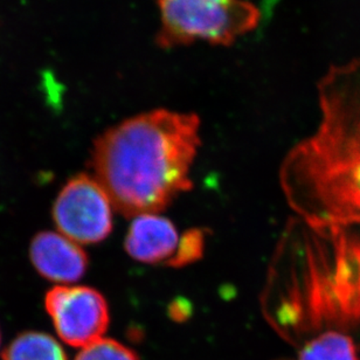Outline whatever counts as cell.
Instances as JSON below:
<instances>
[{
    "label": "cell",
    "mask_w": 360,
    "mask_h": 360,
    "mask_svg": "<svg viewBox=\"0 0 360 360\" xmlns=\"http://www.w3.org/2000/svg\"><path fill=\"white\" fill-rule=\"evenodd\" d=\"M261 307L295 347L335 331L360 347V226L315 227L291 219L274 250Z\"/></svg>",
    "instance_id": "1"
},
{
    "label": "cell",
    "mask_w": 360,
    "mask_h": 360,
    "mask_svg": "<svg viewBox=\"0 0 360 360\" xmlns=\"http://www.w3.org/2000/svg\"><path fill=\"white\" fill-rule=\"evenodd\" d=\"M317 90L319 125L284 157L282 192L309 225L360 226V58L330 67Z\"/></svg>",
    "instance_id": "2"
},
{
    "label": "cell",
    "mask_w": 360,
    "mask_h": 360,
    "mask_svg": "<svg viewBox=\"0 0 360 360\" xmlns=\"http://www.w3.org/2000/svg\"><path fill=\"white\" fill-rule=\"evenodd\" d=\"M200 146L197 115L156 109L108 129L94 144V177L125 217L160 213L191 190Z\"/></svg>",
    "instance_id": "3"
},
{
    "label": "cell",
    "mask_w": 360,
    "mask_h": 360,
    "mask_svg": "<svg viewBox=\"0 0 360 360\" xmlns=\"http://www.w3.org/2000/svg\"><path fill=\"white\" fill-rule=\"evenodd\" d=\"M157 42L174 49L202 41L229 46L259 25L260 11L247 0H158Z\"/></svg>",
    "instance_id": "4"
},
{
    "label": "cell",
    "mask_w": 360,
    "mask_h": 360,
    "mask_svg": "<svg viewBox=\"0 0 360 360\" xmlns=\"http://www.w3.org/2000/svg\"><path fill=\"white\" fill-rule=\"evenodd\" d=\"M112 202L89 174H79L63 187L53 206L59 233L79 245L97 243L112 231Z\"/></svg>",
    "instance_id": "5"
},
{
    "label": "cell",
    "mask_w": 360,
    "mask_h": 360,
    "mask_svg": "<svg viewBox=\"0 0 360 360\" xmlns=\"http://www.w3.org/2000/svg\"><path fill=\"white\" fill-rule=\"evenodd\" d=\"M46 310L60 338L82 347L103 338L110 322L103 295L84 285H56L47 292Z\"/></svg>",
    "instance_id": "6"
},
{
    "label": "cell",
    "mask_w": 360,
    "mask_h": 360,
    "mask_svg": "<svg viewBox=\"0 0 360 360\" xmlns=\"http://www.w3.org/2000/svg\"><path fill=\"white\" fill-rule=\"evenodd\" d=\"M30 255L37 271L60 285H70L81 280L88 268L86 252L61 233L37 234L32 240Z\"/></svg>",
    "instance_id": "7"
},
{
    "label": "cell",
    "mask_w": 360,
    "mask_h": 360,
    "mask_svg": "<svg viewBox=\"0 0 360 360\" xmlns=\"http://www.w3.org/2000/svg\"><path fill=\"white\" fill-rule=\"evenodd\" d=\"M180 238L174 222L160 213L142 214L132 220L124 247L134 260L169 266L177 254Z\"/></svg>",
    "instance_id": "8"
},
{
    "label": "cell",
    "mask_w": 360,
    "mask_h": 360,
    "mask_svg": "<svg viewBox=\"0 0 360 360\" xmlns=\"http://www.w3.org/2000/svg\"><path fill=\"white\" fill-rule=\"evenodd\" d=\"M3 360H67L61 344L45 333H21L5 349Z\"/></svg>",
    "instance_id": "9"
},
{
    "label": "cell",
    "mask_w": 360,
    "mask_h": 360,
    "mask_svg": "<svg viewBox=\"0 0 360 360\" xmlns=\"http://www.w3.org/2000/svg\"><path fill=\"white\" fill-rule=\"evenodd\" d=\"M357 343L344 333H321L300 347L298 360H359Z\"/></svg>",
    "instance_id": "10"
},
{
    "label": "cell",
    "mask_w": 360,
    "mask_h": 360,
    "mask_svg": "<svg viewBox=\"0 0 360 360\" xmlns=\"http://www.w3.org/2000/svg\"><path fill=\"white\" fill-rule=\"evenodd\" d=\"M75 360H139L137 354L117 340L101 338L81 349Z\"/></svg>",
    "instance_id": "11"
},
{
    "label": "cell",
    "mask_w": 360,
    "mask_h": 360,
    "mask_svg": "<svg viewBox=\"0 0 360 360\" xmlns=\"http://www.w3.org/2000/svg\"><path fill=\"white\" fill-rule=\"evenodd\" d=\"M205 232L202 229H192L180 238L179 248L169 267L180 268L199 260L205 250Z\"/></svg>",
    "instance_id": "12"
}]
</instances>
